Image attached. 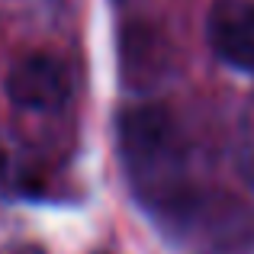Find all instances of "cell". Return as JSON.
Masks as SVG:
<instances>
[{"label":"cell","mask_w":254,"mask_h":254,"mask_svg":"<svg viewBox=\"0 0 254 254\" xmlns=\"http://www.w3.org/2000/svg\"><path fill=\"white\" fill-rule=\"evenodd\" d=\"M6 97L29 113H55L71 97V74L58 58L32 52L13 62L6 74Z\"/></svg>","instance_id":"cell-1"},{"label":"cell","mask_w":254,"mask_h":254,"mask_svg":"<svg viewBox=\"0 0 254 254\" xmlns=\"http://www.w3.org/2000/svg\"><path fill=\"white\" fill-rule=\"evenodd\" d=\"M206 39L225 64L254 74V0H216L206 13Z\"/></svg>","instance_id":"cell-2"}]
</instances>
